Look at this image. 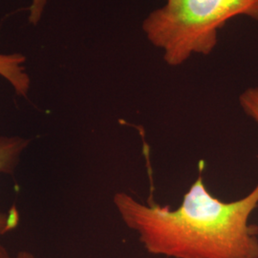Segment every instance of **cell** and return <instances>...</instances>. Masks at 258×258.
Returning <instances> with one entry per match:
<instances>
[{"instance_id":"6da1fadb","label":"cell","mask_w":258,"mask_h":258,"mask_svg":"<svg viewBox=\"0 0 258 258\" xmlns=\"http://www.w3.org/2000/svg\"><path fill=\"white\" fill-rule=\"evenodd\" d=\"M203 166L201 162L196 180L175 210L117 192L113 202L120 218L153 255L258 258V227L249 224L258 207V183L247 196L224 202L207 188Z\"/></svg>"},{"instance_id":"7a4b0ae2","label":"cell","mask_w":258,"mask_h":258,"mask_svg":"<svg viewBox=\"0 0 258 258\" xmlns=\"http://www.w3.org/2000/svg\"><path fill=\"white\" fill-rule=\"evenodd\" d=\"M238 16L258 21V0H166L144 21L143 30L163 50L166 63L178 66L192 54L210 55L218 31Z\"/></svg>"},{"instance_id":"3957f363","label":"cell","mask_w":258,"mask_h":258,"mask_svg":"<svg viewBox=\"0 0 258 258\" xmlns=\"http://www.w3.org/2000/svg\"><path fill=\"white\" fill-rule=\"evenodd\" d=\"M29 144L30 140L22 137H0V173H14ZM19 220L16 207H12L7 212H0V236L14 231L19 226Z\"/></svg>"},{"instance_id":"277c9868","label":"cell","mask_w":258,"mask_h":258,"mask_svg":"<svg viewBox=\"0 0 258 258\" xmlns=\"http://www.w3.org/2000/svg\"><path fill=\"white\" fill-rule=\"evenodd\" d=\"M26 57L19 53L0 54V76L12 85L15 92L27 97L31 79L25 67Z\"/></svg>"},{"instance_id":"5b68a950","label":"cell","mask_w":258,"mask_h":258,"mask_svg":"<svg viewBox=\"0 0 258 258\" xmlns=\"http://www.w3.org/2000/svg\"><path fill=\"white\" fill-rule=\"evenodd\" d=\"M239 103L245 114L258 124V87H250L242 93Z\"/></svg>"},{"instance_id":"8992f818","label":"cell","mask_w":258,"mask_h":258,"mask_svg":"<svg viewBox=\"0 0 258 258\" xmlns=\"http://www.w3.org/2000/svg\"><path fill=\"white\" fill-rule=\"evenodd\" d=\"M48 1L49 0H31L28 17V21L30 24L35 26L39 24L46 10Z\"/></svg>"},{"instance_id":"52a82bcc","label":"cell","mask_w":258,"mask_h":258,"mask_svg":"<svg viewBox=\"0 0 258 258\" xmlns=\"http://www.w3.org/2000/svg\"><path fill=\"white\" fill-rule=\"evenodd\" d=\"M0 258H16L13 257L11 254H10L8 249H6L1 243H0Z\"/></svg>"},{"instance_id":"ba28073f","label":"cell","mask_w":258,"mask_h":258,"mask_svg":"<svg viewBox=\"0 0 258 258\" xmlns=\"http://www.w3.org/2000/svg\"><path fill=\"white\" fill-rule=\"evenodd\" d=\"M16 258H36V256L33 253L28 252V251H20L18 253Z\"/></svg>"}]
</instances>
